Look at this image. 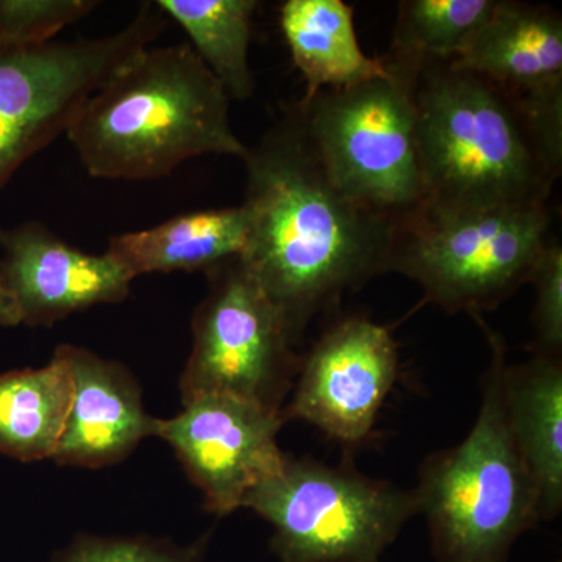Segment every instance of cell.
<instances>
[{
	"mask_svg": "<svg viewBox=\"0 0 562 562\" xmlns=\"http://www.w3.org/2000/svg\"><path fill=\"white\" fill-rule=\"evenodd\" d=\"M491 347L479 416L457 446L422 461L416 491L435 562H509L539 520L538 494L506 414L501 336L479 321Z\"/></svg>",
	"mask_w": 562,
	"mask_h": 562,
	"instance_id": "obj_4",
	"label": "cell"
},
{
	"mask_svg": "<svg viewBox=\"0 0 562 562\" xmlns=\"http://www.w3.org/2000/svg\"><path fill=\"white\" fill-rule=\"evenodd\" d=\"M530 283L535 286L536 302L532 310L535 353L562 357V247L550 243L543 247Z\"/></svg>",
	"mask_w": 562,
	"mask_h": 562,
	"instance_id": "obj_23",
	"label": "cell"
},
{
	"mask_svg": "<svg viewBox=\"0 0 562 562\" xmlns=\"http://www.w3.org/2000/svg\"><path fill=\"white\" fill-rule=\"evenodd\" d=\"M397 379V342L391 331L366 317H347L302 357L281 416L312 424L344 446H357L371 436Z\"/></svg>",
	"mask_w": 562,
	"mask_h": 562,
	"instance_id": "obj_11",
	"label": "cell"
},
{
	"mask_svg": "<svg viewBox=\"0 0 562 562\" xmlns=\"http://www.w3.org/2000/svg\"><path fill=\"white\" fill-rule=\"evenodd\" d=\"M168 27L144 2L124 29L99 38L0 43V194L33 155L68 132L81 106Z\"/></svg>",
	"mask_w": 562,
	"mask_h": 562,
	"instance_id": "obj_8",
	"label": "cell"
},
{
	"mask_svg": "<svg viewBox=\"0 0 562 562\" xmlns=\"http://www.w3.org/2000/svg\"><path fill=\"white\" fill-rule=\"evenodd\" d=\"M414 106L424 211L547 203L561 173L562 114L449 61L422 63Z\"/></svg>",
	"mask_w": 562,
	"mask_h": 562,
	"instance_id": "obj_2",
	"label": "cell"
},
{
	"mask_svg": "<svg viewBox=\"0 0 562 562\" xmlns=\"http://www.w3.org/2000/svg\"><path fill=\"white\" fill-rule=\"evenodd\" d=\"M383 58L386 76L294 106L333 183L402 231L425 209L414 106L420 65Z\"/></svg>",
	"mask_w": 562,
	"mask_h": 562,
	"instance_id": "obj_5",
	"label": "cell"
},
{
	"mask_svg": "<svg viewBox=\"0 0 562 562\" xmlns=\"http://www.w3.org/2000/svg\"><path fill=\"white\" fill-rule=\"evenodd\" d=\"M0 277L29 327H52L132 292L131 273L106 251L76 249L38 221L0 231Z\"/></svg>",
	"mask_w": 562,
	"mask_h": 562,
	"instance_id": "obj_12",
	"label": "cell"
},
{
	"mask_svg": "<svg viewBox=\"0 0 562 562\" xmlns=\"http://www.w3.org/2000/svg\"><path fill=\"white\" fill-rule=\"evenodd\" d=\"M497 0H405L398 7L391 58L453 61L482 31Z\"/></svg>",
	"mask_w": 562,
	"mask_h": 562,
	"instance_id": "obj_20",
	"label": "cell"
},
{
	"mask_svg": "<svg viewBox=\"0 0 562 562\" xmlns=\"http://www.w3.org/2000/svg\"><path fill=\"white\" fill-rule=\"evenodd\" d=\"M247 269L279 308L292 344L347 291L390 272L401 228L330 179L295 106L247 147Z\"/></svg>",
	"mask_w": 562,
	"mask_h": 562,
	"instance_id": "obj_1",
	"label": "cell"
},
{
	"mask_svg": "<svg viewBox=\"0 0 562 562\" xmlns=\"http://www.w3.org/2000/svg\"><path fill=\"white\" fill-rule=\"evenodd\" d=\"M243 508L271 525V550L281 562L380 561L420 514L414 490L344 462L291 454L247 495Z\"/></svg>",
	"mask_w": 562,
	"mask_h": 562,
	"instance_id": "obj_6",
	"label": "cell"
},
{
	"mask_svg": "<svg viewBox=\"0 0 562 562\" xmlns=\"http://www.w3.org/2000/svg\"><path fill=\"white\" fill-rule=\"evenodd\" d=\"M449 63L532 109L562 113V20L549 7L497 0L482 31Z\"/></svg>",
	"mask_w": 562,
	"mask_h": 562,
	"instance_id": "obj_14",
	"label": "cell"
},
{
	"mask_svg": "<svg viewBox=\"0 0 562 562\" xmlns=\"http://www.w3.org/2000/svg\"><path fill=\"white\" fill-rule=\"evenodd\" d=\"M66 135L95 179L157 180L191 158L247 154L232 128L231 95L188 43L136 54Z\"/></svg>",
	"mask_w": 562,
	"mask_h": 562,
	"instance_id": "obj_3",
	"label": "cell"
},
{
	"mask_svg": "<svg viewBox=\"0 0 562 562\" xmlns=\"http://www.w3.org/2000/svg\"><path fill=\"white\" fill-rule=\"evenodd\" d=\"M57 350L69 366L72 401L52 460L70 468H109L157 436L160 419L146 412L138 380L124 364L72 344Z\"/></svg>",
	"mask_w": 562,
	"mask_h": 562,
	"instance_id": "obj_13",
	"label": "cell"
},
{
	"mask_svg": "<svg viewBox=\"0 0 562 562\" xmlns=\"http://www.w3.org/2000/svg\"><path fill=\"white\" fill-rule=\"evenodd\" d=\"M373 562H382V560H380V561H373Z\"/></svg>",
	"mask_w": 562,
	"mask_h": 562,
	"instance_id": "obj_26",
	"label": "cell"
},
{
	"mask_svg": "<svg viewBox=\"0 0 562 562\" xmlns=\"http://www.w3.org/2000/svg\"><path fill=\"white\" fill-rule=\"evenodd\" d=\"M157 7L190 36L191 47L224 85L231 99L247 101L257 81L249 47L257 0H157Z\"/></svg>",
	"mask_w": 562,
	"mask_h": 562,
	"instance_id": "obj_19",
	"label": "cell"
},
{
	"mask_svg": "<svg viewBox=\"0 0 562 562\" xmlns=\"http://www.w3.org/2000/svg\"><path fill=\"white\" fill-rule=\"evenodd\" d=\"M549 228L547 203L424 211L398 233L390 272L416 281L443 312L479 319L530 283Z\"/></svg>",
	"mask_w": 562,
	"mask_h": 562,
	"instance_id": "obj_7",
	"label": "cell"
},
{
	"mask_svg": "<svg viewBox=\"0 0 562 562\" xmlns=\"http://www.w3.org/2000/svg\"><path fill=\"white\" fill-rule=\"evenodd\" d=\"M280 27L306 81L303 98L355 87L390 70L384 58L362 52L353 10L342 0H288L280 9Z\"/></svg>",
	"mask_w": 562,
	"mask_h": 562,
	"instance_id": "obj_17",
	"label": "cell"
},
{
	"mask_svg": "<svg viewBox=\"0 0 562 562\" xmlns=\"http://www.w3.org/2000/svg\"><path fill=\"white\" fill-rule=\"evenodd\" d=\"M213 530L187 546L150 536L77 535L52 562H203Z\"/></svg>",
	"mask_w": 562,
	"mask_h": 562,
	"instance_id": "obj_21",
	"label": "cell"
},
{
	"mask_svg": "<svg viewBox=\"0 0 562 562\" xmlns=\"http://www.w3.org/2000/svg\"><path fill=\"white\" fill-rule=\"evenodd\" d=\"M72 401L60 351L38 369L0 373V454L22 462L52 460Z\"/></svg>",
	"mask_w": 562,
	"mask_h": 562,
	"instance_id": "obj_18",
	"label": "cell"
},
{
	"mask_svg": "<svg viewBox=\"0 0 562 562\" xmlns=\"http://www.w3.org/2000/svg\"><path fill=\"white\" fill-rule=\"evenodd\" d=\"M251 213L246 203L180 214L147 231L110 239L106 254L131 273L206 272L241 257L249 244Z\"/></svg>",
	"mask_w": 562,
	"mask_h": 562,
	"instance_id": "obj_16",
	"label": "cell"
},
{
	"mask_svg": "<svg viewBox=\"0 0 562 562\" xmlns=\"http://www.w3.org/2000/svg\"><path fill=\"white\" fill-rule=\"evenodd\" d=\"M281 413L228 395H201L160 419L157 438L169 443L188 479L202 492L206 512L224 517L273 475L286 453Z\"/></svg>",
	"mask_w": 562,
	"mask_h": 562,
	"instance_id": "obj_10",
	"label": "cell"
},
{
	"mask_svg": "<svg viewBox=\"0 0 562 562\" xmlns=\"http://www.w3.org/2000/svg\"><path fill=\"white\" fill-rule=\"evenodd\" d=\"M98 5L94 0H0V43H50Z\"/></svg>",
	"mask_w": 562,
	"mask_h": 562,
	"instance_id": "obj_22",
	"label": "cell"
},
{
	"mask_svg": "<svg viewBox=\"0 0 562 562\" xmlns=\"http://www.w3.org/2000/svg\"><path fill=\"white\" fill-rule=\"evenodd\" d=\"M20 324L16 305H14L10 292L7 291L2 277H0V327H16Z\"/></svg>",
	"mask_w": 562,
	"mask_h": 562,
	"instance_id": "obj_24",
	"label": "cell"
},
{
	"mask_svg": "<svg viewBox=\"0 0 562 562\" xmlns=\"http://www.w3.org/2000/svg\"><path fill=\"white\" fill-rule=\"evenodd\" d=\"M503 394L509 430L538 494L539 520L562 509V357L535 353L506 362Z\"/></svg>",
	"mask_w": 562,
	"mask_h": 562,
	"instance_id": "obj_15",
	"label": "cell"
},
{
	"mask_svg": "<svg viewBox=\"0 0 562 562\" xmlns=\"http://www.w3.org/2000/svg\"><path fill=\"white\" fill-rule=\"evenodd\" d=\"M205 273L209 292L192 316L181 403L228 395L283 412L302 364L283 316L241 257Z\"/></svg>",
	"mask_w": 562,
	"mask_h": 562,
	"instance_id": "obj_9",
	"label": "cell"
},
{
	"mask_svg": "<svg viewBox=\"0 0 562 562\" xmlns=\"http://www.w3.org/2000/svg\"><path fill=\"white\" fill-rule=\"evenodd\" d=\"M553 562H562L561 560H558V561H553Z\"/></svg>",
	"mask_w": 562,
	"mask_h": 562,
	"instance_id": "obj_25",
	"label": "cell"
}]
</instances>
